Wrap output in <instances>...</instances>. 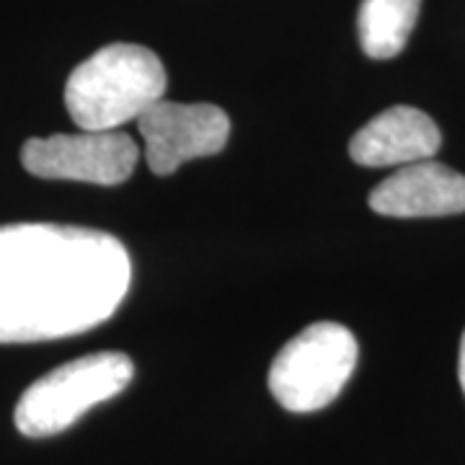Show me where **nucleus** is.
Here are the masks:
<instances>
[{"label": "nucleus", "instance_id": "1", "mask_svg": "<svg viewBox=\"0 0 465 465\" xmlns=\"http://www.w3.org/2000/svg\"><path fill=\"white\" fill-rule=\"evenodd\" d=\"M133 262L112 232L0 225V344L67 339L106 323L130 292Z\"/></svg>", "mask_w": 465, "mask_h": 465}, {"label": "nucleus", "instance_id": "2", "mask_svg": "<svg viewBox=\"0 0 465 465\" xmlns=\"http://www.w3.org/2000/svg\"><path fill=\"white\" fill-rule=\"evenodd\" d=\"M166 67L140 45H109L70 73L65 106L88 133H114L137 122L166 94Z\"/></svg>", "mask_w": 465, "mask_h": 465}, {"label": "nucleus", "instance_id": "3", "mask_svg": "<svg viewBox=\"0 0 465 465\" xmlns=\"http://www.w3.org/2000/svg\"><path fill=\"white\" fill-rule=\"evenodd\" d=\"M133 378V360L122 351H96L54 367L18 399L14 414L18 432L24 437L65 432L88 409L119 396Z\"/></svg>", "mask_w": 465, "mask_h": 465}, {"label": "nucleus", "instance_id": "4", "mask_svg": "<svg viewBox=\"0 0 465 465\" xmlns=\"http://www.w3.org/2000/svg\"><path fill=\"white\" fill-rule=\"evenodd\" d=\"M357 339L341 323L321 321L290 339L269 367V391L292 414L326 409L354 372Z\"/></svg>", "mask_w": 465, "mask_h": 465}, {"label": "nucleus", "instance_id": "5", "mask_svg": "<svg viewBox=\"0 0 465 465\" xmlns=\"http://www.w3.org/2000/svg\"><path fill=\"white\" fill-rule=\"evenodd\" d=\"M140 148L130 134L114 133L52 134L32 137L21 148L24 168L39 179L116 186L133 176Z\"/></svg>", "mask_w": 465, "mask_h": 465}, {"label": "nucleus", "instance_id": "6", "mask_svg": "<svg viewBox=\"0 0 465 465\" xmlns=\"http://www.w3.org/2000/svg\"><path fill=\"white\" fill-rule=\"evenodd\" d=\"M145 143V161L155 176H171L176 168L215 155L228 145L231 119L215 104H179L161 99L137 119Z\"/></svg>", "mask_w": 465, "mask_h": 465}, {"label": "nucleus", "instance_id": "7", "mask_svg": "<svg viewBox=\"0 0 465 465\" xmlns=\"http://www.w3.org/2000/svg\"><path fill=\"white\" fill-rule=\"evenodd\" d=\"M370 207L385 217H445L465 213V176L437 161L401 166L378 183Z\"/></svg>", "mask_w": 465, "mask_h": 465}, {"label": "nucleus", "instance_id": "8", "mask_svg": "<svg viewBox=\"0 0 465 465\" xmlns=\"http://www.w3.org/2000/svg\"><path fill=\"white\" fill-rule=\"evenodd\" d=\"M442 145L434 119L414 106H393L370 119L349 143L354 163L367 168L411 166L432 161Z\"/></svg>", "mask_w": 465, "mask_h": 465}, {"label": "nucleus", "instance_id": "9", "mask_svg": "<svg viewBox=\"0 0 465 465\" xmlns=\"http://www.w3.org/2000/svg\"><path fill=\"white\" fill-rule=\"evenodd\" d=\"M421 0H362L357 32L360 45L372 60H391L403 52L414 32Z\"/></svg>", "mask_w": 465, "mask_h": 465}, {"label": "nucleus", "instance_id": "10", "mask_svg": "<svg viewBox=\"0 0 465 465\" xmlns=\"http://www.w3.org/2000/svg\"><path fill=\"white\" fill-rule=\"evenodd\" d=\"M458 378H460V385H463L465 393V333L460 339V357H458Z\"/></svg>", "mask_w": 465, "mask_h": 465}]
</instances>
